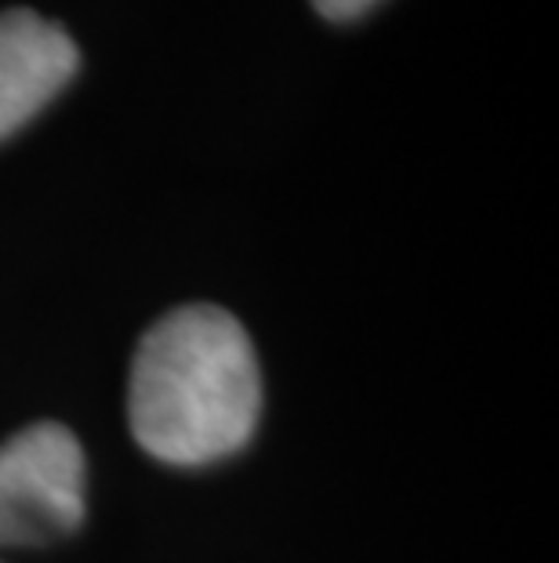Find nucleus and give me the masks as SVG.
Returning a JSON list of instances; mask_svg holds the SVG:
<instances>
[{"instance_id":"f257e3e1","label":"nucleus","mask_w":559,"mask_h":563,"mask_svg":"<svg viewBox=\"0 0 559 563\" xmlns=\"http://www.w3.org/2000/svg\"><path fill=\"white\" fill-rule=\"evenodd\" d=\"M258 411V356L233 313L204 302L171 309L138 342L127 422L153 459L219 462L251 440Z\"/></svg>"},{"instance_id":"f03ea898","label":"nucleus","mask_w":559,"mask_h":563,"mask_svg":"<svg viewBox=\"0 0 559 563\" xmlns=\"http://www.w3.org/2000/svg\"><path fill=\"white\" fill-rule=\"evenodd\" d=\"M85 520V451L58 422L0 443V545H44Z\"/></svg>"},{"instance_id":"7ed1b4c3","label":"nucleus","mask_w":559,"mask_h":563,"mask_svg":"<svg viewBox=\"0 0 559 563\" xmlns=\"http://www.w3.org/2000/svg\"><path fill=\"white\" fill-rule=\"evenodd\" d=\"M80 52L33 8L0 11V142L26 128L74 80Z\"/></svg>"},{"instance_id":"20e7f679","label":"nucleus","mask_w":559,"mask_h":563,"mask_svg":"<svg viewBox=\"0 0 559 563\" xmlns=\"http://www.w3.org/2000/svg\"><path fill=\"white\" fill-rule=\"evenodd\" d=\"M374 4L378 0H313V8L331 22H353V19L367 15Z\"/></svg>"}]
</instances>
